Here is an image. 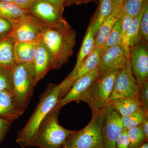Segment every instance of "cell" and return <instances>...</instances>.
<instances>
[{
	"mask_svg": "<svg viewBox=\"0 0 148 148\" xmlns=\"http://www.w3.org/2000/svg\"><path fill=\"white\" fill-rule=\"evenodd\" d=\"M73 84L70 77L58 84H50L40 97L38 104L27 124L17 133L16 142L21 147H32L35 133L42 121L58 104Z\"/></svg>",
	"mask_w": 148,
	"mask_h": 148,
	"instance_id": "obj_1",
	"label": "cell"
},
{
	"mask_svg": "<svg viewBox=\"0 0 148 148\" xmlns=\"http://www.w3.org/2000/svg\"><path fill=\"white\" fill-rule=\"evenodd\" d=\"M77 33L67 22L58 27H44L40 40L45 46L53 61V69H60L74 53Z\"/></svg>",
	"mask_w": 148,
	"mask_h": 148,
	"instance_id": "obj_2",
	"label": "cell"
},
{
	"mask_svg": "<svg viewBox=\"0 0 148 148\" xmlns=\"http://www.w3.org/2000/svg\"><path fill=\"white\" fill-rule=\"evenodd\" d=\"M60 110L53 108L42 121L35 133L32 147L40 148L63 147L74 131L64 128L59 123L58 115Z\"/></svg>",
	"mask_w": 148,
	"mask_h": 148,
	"instance_id": "obj_3",
	"label": "cell"
},
{
	"mask_svg": "<svg viewBox=\"0 0 148 148\" xmlns=\"http://www.w3.org/2000/svg\"><path fill=\"white\" fill-rule=\"evenodd\" d=\"M12 73L14 99L18 108L24 113L30 103L36 86L34 62L16 64Z\"/></svg>",
	"mask_w": 148,
	"mask_h": 148,
	"instance_id": "obj_4",
	"label": "cell"
},
{
	"mask_svg": "<svg viewBox=\"0 0 148 148\" xmlns=\"http://www.w3.org/2000/svg\"><path fill=\"white\" fill-rule=\"evenodd\" d=\"M119 71H108L99 74L80 101L87 103L92 113L102 112L110 103L115 80Z\"/></svg>",
	"mask_w": 148,
	"mask_h": 148,
	"instance_id": "obj_5",
	"label": "cell"
},
{
	"mask_svg": "<svg viewBox=\"0 0 148 148\" xmlns=\"http://www.w3.org/2000/svg\"><path fill=\"white\" fill-rule=\"evenodd\" d=\"M103 110L92 113V118L87 126L79 131H74L67 138L63 147L104 148L102 134Z\"/></svg>",
	"mask_w": 148,
	"mask_h": 148,
	"instance_id": "obj_6",
	"label": "cell"
},
{
	"mask_svg": "<svg viewBox=\"0 0 148 148\" xmlns=\"http://www.w3.org/2000/svg\"><path fill=\"white\" fill-rule=\"evenodd\" d=\"M102 126L103 148H116L117 138L124 130L121 116L109 103L104 109Z\"/></svg>",
	"mask_w": 148,
	"mask_h": 148,
	"instance_id": "obj_7",
	"label": "cell"
},
{
	"mask_svg": "<svg viewBox=\"0 0 148 148\" xmlns=\"http://www.w3.org/2000/svg\"><path fill=\"white\" fill-rule=\"evenodd\" d=\"M141 86L132 75L129 58L125 67L119 70L117 75L110 102L119 98L138 95Z\"/></svg>",
	"mask_w": 148,
	"mask_h": 148,
	"instance_id": "obj_8",
	"label": "cell"
},
{
	"mask_svg": "<svg viewBox=\"0 0 148 148\" xmlns=\"http://www.w3.org/2000/svg\"><path fill=\"white\" fill-rule=\"evenodd\" d=\"M130 63L133 77L140 86L148 80V44L141 40L130 49Z\"/></svg>",
	"mask_w": 148,
	"mask_h": 148,
	"instance_id": "obj_9",
	"label": "cell"
},
{
	"mask_svg": "<svg viewBox=\"0 0 148 148\" xmlns=\"http://www.w3.org/2000/svg\"><path fill=\"white\" fill-rule=\"evenodd\" d=\"M28 11L31 16L45 27H58L66 21L62 13L44 0H38Z\"/></svg>",
	"mask_w": 148,
	"mask_h": 148,
	"instance_id": "obj_10",
	"label": "cell"
},
{
	"mask_svg": "<svg viewBox=\"0 0 148 148\" xmlns=\"http://www.w3.org/2000/svg\"><path fill=\"white\" fill-rule=\"evenodd\" d=\"M44 27L30 15L14 25L11 36L15 42H37Z\"/></svg>",
	"mask_w": 148,
	"mask_h": 148,
	"instance_id": "obj_11",
	"label": "cell"
},
{
	"mask_svg": "<svg viewBox=\"0 0 148 148\" xmlns=\"http://www.w3.org/2000/svg\"><path fill=\"white\" fill-rule=\"evenodd\" d=\"M100 74L98 67L75 80L71 87L63 96L54 109L61 110L62 107L73 101H80Z\"/></svg>",
	"mask_w": 148,
	"mask_h": 148,
	"instance_id": "obj_12",
	"label": "cell"
},
{
	"mask_svg": "<svg viewBox=\"0 0 148 148\" xmlns=\"http://www.w3.org/2000/svg\"><path fill=\"white\" fill-rule=\"evenodd\" d=\"M128 59L126 58L122 45L109 48L101 56L98 66L99 73L102 74L108 71H119L125 67Z\"/></svg>",
	"mask_w": 148,
	"mask_h": 148,
	"instance_id": "obj_13",
	"label": "cell"
},
{
	"mask_svg": "<svg viewBox=\"0 0 148 148\" xmlns=\"http://www.w3.org/2000/svg\"><path fill=\"white\" fill-rule=\"evenodd\" d=\"M35 71V85L53 69V61L46 48L39 40L37 45L36 51L34 61Z\"/></svg>",
	"mask_w": 148,
	"mask_h": 148,
	"instance_id": "obj_14",
	"label": "cell"
},
{
	"mask_svg": "<svg viewBox=\"0 0 148 148\" xmlns=\"http://www.w3.org/2000/svg\"><path fill=\"white\" fill-rule=\"evenodd\" d=\"M14 102L12 90L0 91V118L13 122L22 114Z\"/></svg>",
	"mask_w": 148,
	"mask_h": 148,
	"instance_id": "obj_15",
	"label": "cell"
},
{
	"mask_svg": "<svg viewBox=\"0 0 148 148\" xmlns=\"http://www.w3.org/2000/svg\"><path fill=\"white\" fill-rule=\"evenodd\" d=\"M123 5L114 10L101 24L95 38L94 48L101 50L106 41L107 37L110 33L118 20L123 15Z\"/></svg>",
	"mask_w": 148,
	"mask_h": 148,
	"instance_id": "obj_16",
	"label": "cell"
},
{
	"mask_svg": "<svg viewBox=\"0 0 148 148\" xmlns=\"http://www.w3.org/2000/svg\"><path fill=\"white\" fill-rule=\"evenodd\" d=\"M94 20L93 18L88 27L86 34L83 40L79 52L78 54L76 63L72 71L69 75L71 78L73 77L76 73L77 70L83 62L92 51L94 48L95 36L93 32V27Z\"/></svg>",
	"mask_w": 148,
	"mask_h": 148,
	"instance_id": "obj_17",
	"label": "cell"
},
{
	"mask_svg": "<svg viewBox=\"0 0 148 148\" xmlns=\"http://www.w3.org/2000/svg\"><path fill=\"white\" fill-rule=\"evenodd\" d=\"M30 15L28 10L21 8L13 3L0 2V17L10 21L13 25Z\"/></svg>",
	"mask_w": 148,
	"mask_h": 148,
	"instance_id": "obj_18",
	"label": "cell"
},
{
	"mask_svg": "<svg viewBox=\"0 0 148 148\" xmlns=\"http://www.w3.org/2000/svg\"><path fill=\"white\" fill-rule=\"evenodd\" d=\"M110 103L121 116L129 115L143 108L139 95L119 98Z\"/></svg>",
	"mask_w": 148,
	"mask_h": 148,
	"instance_id": "obj_19",
	"label": "cell"
},
{
	"mask_svg": "<svg viewBox=\"0 0 148 148\" xmlns=\"http://www.w3.org/2000/svg\"><path fill=\"white\" fill-rule=\"evenodd\" d=\"M38 42H15L14 55L16 64L34 62Z\"/></svg>",
	"mask_w": 148,
	"mask_h": 148,
	"instance_id": "obj_20",
	"label": "cell"
},
{
	"mask_svg": "<svg viewBox=\"0 0 148 148\" xmlns=\"http://www.w3.org/2000/svg\"><path fill=\"white\" fill-rule=\"evenodd\" d=\"M15 43L11 36L0 40V66L13 69L16 64L14 55Z\"/></svg>",
	"mask_w": 148,
	"mask_h": 148,
	"instance_id": "obj_21",
	"label": "cell"
},
{
	"mask_svg": "<svg viewBox=\"0 0 148 148\" xmlns=\"http://www.w3.org/2000/svg\"><path fill=\"white\" fill-rule=\"evenodd\" d=\"M101 55L100 49L94 48L86 58L83 61L77 70L73 77L71 78L73 82L77 79L83 76L98 67L101 61Z\"/></svg>",
	"mask_w": 148,
	"mask_h": 148,
	"instance_id": "obj_22",
	"label": "cell"
},
{
	"mask_svg": "<svg viewBox=\"0 0 148 148\" xmlns=\"http://www.w3.org/2000/svg\"><path fill=\"white\" fill-rule=\"evenodd\" d=\"M98 3L97 10L92 17L94 20L93 30L95 38L101 24L114 10L112 0H98Z\"/></svg>",
	"mask_w": 148,
	"mask_h": 148,
	"instance_id": "obj_23",
	"label": "cell"
},
{
	"mask_svg": "<svg viewBox=\"0 0 148 148\" xmlns=\"http://www.w3.org/2000/svg\"><path fill=\"white\" fill-rule=\"evenodd\" d=\"M123 15L117 21L107 37L104 45L100 50L101 56L109 48L114 46L121 45L122 25Z\"/></svg>",
	"mask_w": 148,
	"mask_h": 148,
	"instance_id": "obj_24",
	"label": "cell"
},
{
	"mask_svg": "<svg viewBox=\"0 0 148 148\" xmlns=\"http://www.w3.org/2000/svg\"><path fill=\"white\" fill-rule=\"evenodd\" d=\"M148 0H145L140 13L133 18L132 23L128 31L127 40L130 48H131L140 40V21L146 5L148 4Z\"/></svg>",
	"mask_w": 148,
	"mask_h": 148,
	"instance_id": "obj_25",
	"label": "cell"
},
{
	"mask_svg": "<svg viewBox=\"0 0 148 148\" xmlns=\"http://www.w3.org/2000/svg\"><path fill=\"white\" fill-rule=\"evenodd\" d=\"M148 112L143 108L129 115L121 116V120L125 130L139 126L144 120L148 117Z\"/></svg>",
	"mask_w": 148,
	"mask_h": 148,
	"instance_id": "obj_26",
	"label": "cell"
},
{
	"mask_svg": "<svg viewBox=\"0 0 148 148\" xmlns=\"http://www.w3.org/2000/svg\"><path fill=\"white\" fill-rule=\"evenodd\" d=\"M129 140V148H137L145 142V137L142 129L141 125L136 127L126 130Z\"/></svg>",
	"mask_w": 148,
	"mask_h": 148,
	"instance_id": "obj_27",
	"label": "cell"
},
{
	"mask_svg": "<svg viewBox=\"0 0 148 148\" xmlns=\"http://www.w3.org/2000/svg\"><path fill=\"white\" fill-rule=\"evenodd\" d=\"M133 18L132 16L123 13L122 25L121 45L124 49L127 59L130 58V48L128 45L127 34Z\"/></svg>",
	"mask_w": 148,
	"mask_h": 148,
	"instance_id": "obj_28",
	"label": "cell"
},
{
	"mask_svg": "<svg viewBox=\"0 0 148 148\" xmlns=\"http://www.w3.org/2000/svg\"><path fill=\"white\" fill-rule=\"evenodd\" d=\"M12 70L0 66V91L13 89Z\"/></svg>",
	"mask_w": 148,
	"mask_h": 148,
	"instance_id": "obj_29",
	"label": "cell"
},
{
	"mask_svg": "<svg viewBox=\"0 0 148 148\" xmlns=\"http://www.w3.org/2000/svg\"><path fill=\"white\" fill-rule=\"evenodd\" d=\"M145 0H125L123 4L124 13L134 18L140 13Z\"/></svg>",
	"mask_w": 148,
	"mask_h": 148,
	"instance_id": "obj_30",
	"label": "cell"
},
{
	"mask_svg": "<svg viewBox=\"0 0 148 148\" xmlns=\"http://www.w3.org/2000/svg\"><path fill=\"white\" fill-rule=\"evenodd\" d=\"M140 40L148 44V4L146 5L142 19L140 27Z\"/></svg>",
	"mask_w": 148,
	"mask_h": 148,
	"instance_id": "obj_31",
	"label": "cell"
},
{
	"mask_svg": "<svg viewBox=\"0 0 148 148\" xmlns=\"http://www.w3.org/2000/svg\"><path fill=\"white\" fill-rule=\"evenodd\" d=\"M13 27L11 22L0 17V40L10 36Z\"/></svg>",
	"mask_w": 148,
	"mask_h": 148,
	"instance_id": "obj_32",
	"label": "cell"
},
{
	"mask_svg": "<svg viewBox=\"0 0 148 148\" xmlns=\"http://www.w3.org/2000/svg\"><path fill=\"white\" fill-rule=\"evenodd\" d=\"M138 95L143 108L148 112V82L141 86Z\"/></svg>",
	"mask_w": 148,
	"mask_h": 148,
	"instance_id": "obj_33",
	"label": "cell"
},
{
	"mask_svg": "<svg viewBox=\"0 0 148 148\" xmlns=\"http://www.w3.org/2000/svg\"><path fill=\"white\" fill-rule=\"evenodd\" d=\"M12 123V122L0 118V146L4 140Z\"/></svg>",
	"mask_w": 148,
	"mask_h": 148,
	"instance_id": "obj_34",
	"label": "cell"
},
{
	"mask_svg": "<svg viewBox=\"0 0 148 148\" xmlns=\"http://www.w3.org/2000/svg\"><path fill=\"white\" fill-rule=\"evenodd\" d=\"M129 140L126 130H124L117 138L116 148H129Z\"/></svg>",
	"mask_w": 148,
	"mask_h": 148,
	"instance_id": "obj_35",
	"label": "cell"
},
{
	"mask_svg": "<svg viewBox=\"0 0 148 148\" xmlns=\"http://www.w3.org/2000/svg\"><path fill=\"white\" fill-rule=\"evenodd\" d=\"M38 0H13L14 3L24 9L28 10Z\"/></svg>",
	"mask_w": 148,
	"mask_h": 148,
	"instance_id": "obj_36",
	"label": "cell"
},
{
	"mask_svg": "<svg viewBox=\"0 0 148 148\" xmlns=\"http://www.w3.org/2000/svg\"><path fill=\"white\" fill-rule=\"evenodd\" d=\"M98 2V0H65L64 8L73 5H80L91 3H97Z\"/></svg>",
	"mask_w": 148,
	"mask_h": 148,
	"instance_id": "obj_37",
	"label": "cell"
},
{
	"mask_svg": "<svg viewBox=\"0 0 148 148\" xmlns=\"http://www.w3.org/2000/svg\"><path fill=\"white\" fill-rule=\"evenodd\" d=\"M55 7L56 8L63 14L64 9L65 0H44Z\"/></svg>",
	"mask_w": 148,
	"mask_h": 148,
	"instance_id": "obj_38",
	"label": "cell"
},
{
	"mask_svg": "<svg viewBox=\"0 0 148 148\" xmlns=\"http://www.w3.org/2000/svg\"><path fill=\"white\" fill-rule=\"evenodd\" d=\"M142 129L143 130L144 135L145 137L146 140H148V117H147L144 120L141 124Z\"/></svg>",
	"mask_w": 148,
	"mask_h": 148,
	"instance_id": "obj_39",
	"label": "cell"
},
{
	"mask_svg": "<svg viewBox=\"0 0 148 148\" xmlns=\"http://www.w3.org/2000/svg\"><path fill=\"white\" fill-rule=\"evenodd\" d=\"M113 10L117 9L123 6L125 0H112Z\"/></svg>",
	"mask_w": 148,
	"mask_h": 148,
	"instance_id": "obj_40",
	"label": "cell"
},
{
	"mask_svg": "<svg viewBox=\"0 0 148 148\" xmlns=\"http://www.w3.org/2000/svg\"><path fill=\"white\" fill-rule=\"evenodd\" d=\"M137 148H148V142H146L143 144L142 145L140 146L139 147Z\"/></svg>",
	"mask_w": 148,
	"mask_h": 148,
	"instance_id": "obj_41",
	"label": "cell"
},
{
	"mask_svg": "<svg viewBox=\"0 0 148 148\" xmlns=\"http://www.w3.org/2000/svg\"><path fill=\"white\" fill-rule=\"evenodd\" d=\"M0 2H9L13 3V0H0Z\"/></svg>",
	"mask_w": 148,
	"mask_h": 148,
	"instance_id": "obj_42",
	"label": "cell"
},
{
	"mask_svg": "<svg viewBox=\"0 0 148 148\" xmlns=\"http://www.w3.org/2000/svg\"><path fill=\"white\" fill-rule=\"evenodd\" d=\"M57 148H63V147H61Z\"/></svg>",
	"mask_w": 148,
	"mask_h": 148,
	"instance_id": "obj_43",
	"label": "cell"
}]
</instances>
